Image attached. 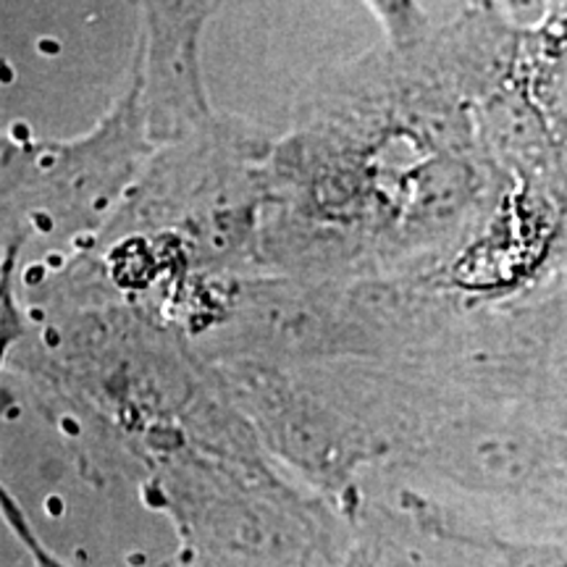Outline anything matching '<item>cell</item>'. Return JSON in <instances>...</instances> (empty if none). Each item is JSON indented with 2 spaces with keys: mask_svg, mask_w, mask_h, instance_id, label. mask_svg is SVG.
Returning <instances> with one entry per match:
<instances>
[{
  "mask_svg": "<svg viewBox=\"0 0 567 567\" xmlns=\"http://www.w3.org/2000/svg\"><path fill=\"white\" fill-rule=\"evenodd\" d=\"M373 6L381 11V17H386L396 38H405V34L413 32L417 21L413 0H373Z\"/></svg>",
  "mask_w": 567,
  "mask_h": 567,
  "instance_id": "cell-1",
  "label": "cell"
}]
</instances>
